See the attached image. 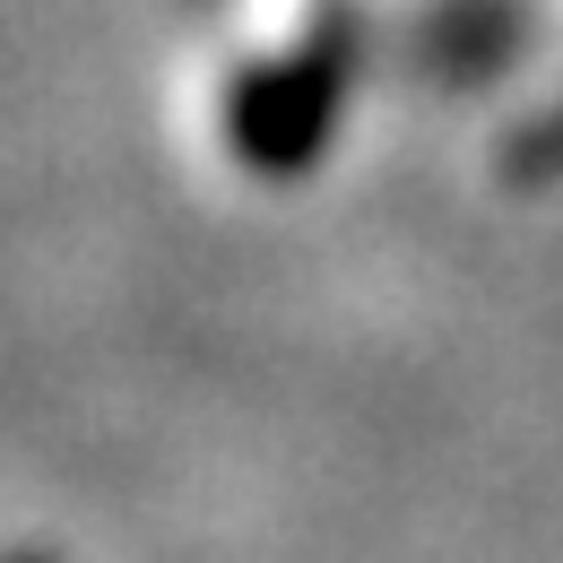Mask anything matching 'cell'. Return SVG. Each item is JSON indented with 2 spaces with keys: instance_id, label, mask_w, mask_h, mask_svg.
<instances>
[{
  "instance_id": "obj_3",
  "label": "cell",
  "mask_w": 563,
  "mask_h": 563,
  "mask_svg": "<svg viewBox=\"0 0 563 563\" xmlns=\"http://www.w3.org/2000/svg\"><path fill=\"white\" fill-rule=\"evenodd\" d=\"M0 563H53V555H44V547H9Z\"/></svg>"
},
{
  "instance_id": "obj_2",
  "label": "cell",
  "mask_w": 563,
  "mask_h": 563,
  "mask_svg": "<svg viewBox=\"0 0 563 563\" xmlns=\"http://www.w3.org/2000/svg\"><path fill=\"white\" fill-rule=\"evenodd\" d=\"M503 174H511V183H563V104L503 147Z\"/></svg>"
},
{
  "instance_id": "obj_1",
  "label": "cell",
  "mask_w": 563,
  "mask_h": 563,
  "mask_svg": "<svg viewBox=\"0 0 563 563\" xmlns=\"http://www.w3.org/2000/svg\"><path fill=\"white\" fill-rule=\"evenodd\" d=\"M355 70H364V18L347 0H321L295 44H278L269 62H243L225 78V96H217L225 156L252 183H303L347 122Z\"/></svg>"
}]
</instances>
